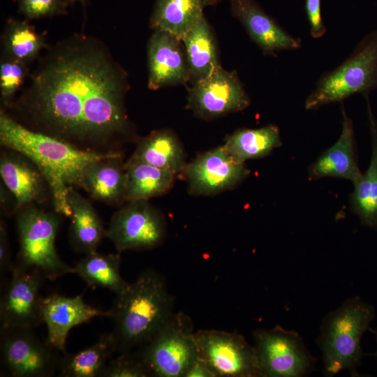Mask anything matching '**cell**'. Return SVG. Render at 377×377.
I'll use <instances>...</instances> for the list:
<instances>
[{"label":"cell","instance_id":"obj_15","mask_svg":"<svg viewBox=\"0 0 377 377\" xmlns=\"http://www.w3.org/2000/svg\"><path fill=\"white\" fill-rule=\"evenodd\" d=\"M232 14L243 25L251 40L265 55L296 50L302 40L294 37L269 15L255 0H230Z\"/></svg>","mask_w":377,"mask_h":377},{"label":"cell","instance_id":"obj_13","mask_svg":"<svg viewBox=\"0 0 377 377\" xmlns=\"http://www.w3.org/2000/svg\"><path fill=\"white\" fill-rule=\"evenodd\" d=\"M45 277L36 269L13 267L11 278L1 298V330L34 328L43 323L40 288Z\"/></svg>","mask_w":377,"mask_h":377},{"label":"cell","instance_id":"obj_14","mask_svg":"<svg viewBox=\"0 0 377 377\" xmlns=\"http://www.w3.org/2000/svg\"><path fill=\"white\" fill-rule=\"evenodd\" d=\"M182 173L189 193L212 195L234 188L248 177L250 170L220 146L186 163Z\"/></svg>","mask_w":377,"mask_h":377},{"label":"cell","instance_id":"obj_4","mask_svg":"<svg viewBox=\"0 0 377 377\" xmlns=\"http://www.w3.org/2000/svg\"><path fill=\"white\" fill-rule=\"evenodd\" d=\"M375 317L374 307L355 296L324 318L318 337L327 376L343 370L356 373L363 355L361 339Z\"/></svg>","mask_w":377,"mask_h":377},{"label":"cell","instance_id":"obj_30","mask_svg":"<svg viewBox=\"0 0 377 377\" xmlns=\"http://www.w3.org/2000/svg\"><path fill=\"white\" fill-rule=\"evenodd\" d=\"M43 37L25 22L9 21L3 36L7 57L25 64L34 60L44 47Z\"/></svg>","mask_w":377,"mask_h":377},{"label":"cell","instance_id":"obj_33","mask_svg":"<svg viewBox=\"0 0 377 377\" xmlns=\"http://www.w3.org/2000/svg\"><path fill=\"white\" fill-rule=\"evenodd\" d=\"M20 12L29 19H37L66 13L65 0H16Z\"/></svg>","mask_w":377,"mask_h":377},{"label":"cell","instance_id":"obj_6","mask_svg":"<svg viewBox=\"0 0 377 377\" xmlns=\"http://www.w3.org/2000/svg\"><path fill=\"white\" fill-rule=\"evenodd\" d=\"M17 214L20 250L14 267L23 271L36 269L45 279L52 281L74 274L73 267L61 259L55 247L59 226L58 214L45 211L36 205L25 207Z\"/></svg>","mask_w":377,"mask_h":377},{"label":"cell","instance_id":"obj_22","mask_svg":"<svg viewBox=\"0 0 377 377\" xmlns=\"http://www.w3.org/2000/svg\"><path fill=\"white\" fill-rule=\"evenodd\" d=\"M192 84L219 69L220 65L214 36L204 14L182 39Z\"/></svg>","mask_w":377,"mask_h":377},{"label":"cell","instance_id":"obj_38","mask_svg":"<svg viewBox=\"0 0 377 377\" xmlns=\"http://www.w3.org/2000/svg\"><path fill=\"white\" fill-rule=\"evenodd\" d=\"M202 3L205 5H212V4H215L222 0H202Z\"/></svg>","mask_w":377,"mask_h":377},{"label":"cell","instance_id":"obj_40","mask_svg":"<svg viewBox=\"0 0 377 377\" xmlns=\"http://www.w3.org/2000/svg\"><path fill=\"white\" fill-rule=\"evenodd\" d=\"M374 334H375V339H376V346H377V330L374 332ZM376 358H377V348H376Z\"/></svg>","mask_w":377,"mask_h":377},{"label":"cell","instance_id":"obj_28","mask_svg":"<svg viewBox=\"0 0 377 377\" xmlns=\"http://www.w3.org/2000/svg\"><path fill=\"white\" fill-rule=\"evenodd\" d=\"M203 6L202 0H156L150 25L182 40L203 15Z\"/></svg>","mask_w":377,"mask_h":377},{"label":"cell","instance_id":"obj_7","mask_svg":"<svg viewBox=\"0 0 377 377\" xmlns=\"http://www.w3.org/2000/svg\"><path fill=\"white\" fill-rule=\"evenodd\" d=\"M135 353L151 376L184 377L199 357L191 318L184 312L173 313Z\"/></svg>","mask_w":377,"mask_h":377},{"label":"cell","instance_id":"obj_9","mask_svg":"<svg viewBox=\"0 0 377 377\" xmlns=\"http://www.w3.org/2000/svg\"><path fill=\"white\" fill-rule=\"evenodd\" d=\"M166 235L163 215L147 200L128 201L112 216L105 236L117 251L149 250L160 246Z\"/></svg>","mask_w":377,"mask_h":377},{"label":"cell","instance_id":"obj_27","mask_svg":"<svg viewBox=\"0 0 377 377\" xmlns=\"http://www.w3.org/2000/svg\"><path fill=\"white\" fill-rule=\"evenodd\" d=\"M126 202L148 199L167 193L172 186L175 174L148 163L127 161Z\"/></svg>","mask_w":377,"mask_h":377},{"label":"cell","instance_id":"obj_12","mask_svg":"<svg viewBox=\"0 0 377 377\" xmlns=\"http://www.w3.org/2000/svg\"><path fill=\"white\" fill-rule=\"evenodd\" d=\"M250 103L237 72L220 67L207 77L192 84L187 105L199 117L211 119L242 111Z\"/></svg>","mask_w":377,"mask_h":377},{"label":"cell","instance_id":"obj_10","mask_svg":"<svg viewBox=\"0 0 377 377\" xmlns=\"http://www.w3.org/2000/svg\"><path fill=\"white\" fill-rule=\"evenodd\" d=\"M199 357L216 377L260 376L256 351L237 334L215 330L195 332Z\"/></svg>","mask_w":377,"mask_h":377},{"label":"cell","instance_id":"obj_1","mask_svg":"<svg viewBox=\"0 0 377 377\" xmlns=\"http://www.w3.org/2000/svg\"><path fill=\"white\" fill-rule=\"evenodd\" d=\"M126 75L97 40L76 35L54 46L16 103L32 130L89 151L133 138Z\"/></svg>","mask_w":377,"mask_h":377},{"label":"cell","instance_id":"obj_16","mask_svg":"<svg viewBox=\"0 0 377 377\" xmlns=\"http://www.w3.org/2000/svg\"><path fill=\"white\" fill-rule=\"evenodd\" d=\"M147 53L149 89L156 90L189 82V69L182 40L168 32L155 30Z\"/></svg>","mask_w":377,"mask_h":377},{"label":"cell","instance_id":"obj_39","mask_svg":"<svg viewBox=\"0 0 377 377\" xmlns=\"http://www.w3.org/2000/svg\"><path fill=\"white\" fill-rule=\"evenodd\" d=\"M67 3L68 2H71V3H73V2H75V1H81V2H84L85 0H65Z\"/></svg>","mask_w":377,"mask_h":377},{"label":"cell","instance_id":"obj_21","mask_svg":"<svg viewBox=\"0 0 377 377\" xmlns=\"http://www.w3.org/2000/svg\"><path fill=\"white\" fill-rule=\"evenodd\" d=\"M371 154L369 166L353 184L350 196L351 211L367 227L377 229V119L374 114L369 95H365Z\"/></svg>","mask_w":377,"mask_h":377},{"label":"cell","instance_id":"obj_26","mask_svg":"<svg viewBox=\"0 0 377 377\" xmlns=\"http://www.w3.org/2000/svg\"><path fill=\"white\" fill-rule=\"evenodd\" d=\"M115 352H117V345L113 334L112 332L104 333L91 346L73 354H63L58 369L59 376H99Z\"/></svg>","mask_w":377,"mask_h":377},{"label":"cell","instance_id":"obj_36","mask_svg":"<svg viewBox=\"0 0 377 377\" xmlns=\"http://www.w3.org/2000/svg\"><path fill=\"white\" fill-rule=\"evenodd\" d=\"M1 212L3 216H10L18 212V205L14 195L2 184H1Z\"/></svg>","mask_w":377,"mask_h":377},{"label":"cell","instance_id":"obj_11","mask_svg":"<svg viewBox=\"0 0 377 377\" xmlns=\"http://www.w3.org/2000/svg\"><path fill=\"white\" fill-rule=\"evenodd\" d=\"M32 329L1 330V364L12 376L49 377L58 371L59 351L41 341Z\"/></svg>","mask_w":377,"mask_h":377},{"label":"cell","instance_id":"obj_8","mask_svg":"<svg viewBox=\"0 0 377 377\" xmlns=\"http://www.w3.org/2000/svg\"><path fill=\"white\" fill-rule=\"evenodd\" d=\"M260 377H302L309 374L315 359L301 336L279 325L253 334Z\"/></svg>","mask_w":377,"mask_h":377},{"label":"cell","instance_id":"obj_23","mask_svg":"<svg viewBox=\"0 0 377 377\" xmlns=\"http://www.w3.org/2000/svg\"><path fill=\"white\" fill-rule=\"evenodd\" d=\"M128 161L148 163L175 175L182 173L186 165L183 146L169 129L154 131L140 139Z\"/></svg>","mask_w":377,"mask_h":377},{"label":"cell","instance_id":"obj_18","mask_svg":"<svg viewBox=\"0 0 377 377\" xmlns=\"http://www.w3.org/2000/svg\"><path fill=\"white\" fill-rule=\"evenodd\" d=\"M341 103L340 135L336 142L309 167L308 177L311 180L332 177L354 183L362 175L357 158L353 121L348 116L343 102Z\"/></svg>","mask_w":377,"mask_h":377},{"label":"cell","instance_id":"obj_17","mask_svg":"<svg viewBox=\"0 0 377 377\" xmlns=\"http://www.w3.org/2000/svg\"><path fill=\"white\" fill-rule=\"evenodd\" d=\"M42 316L47 329V341L65 354L66 339L73 327L94 317L110 318L111 313L110 310L101 311L87 304L81 295L66 297L52 294L43 298Z\"/></svg>","mask_w":377,"mask_h":377},{"label":"cell","instance_id":"obj_3","mask_svg":"<svg viewBox=\"0 0 377 377\" xmlns=\"http://www.w3.org/2000/svg\"><path fill=\"white\" fill-rule=\"evenodd\" d=\"M116 295L110 318L119 353L145 345L174 313V297L166 281L153 269L143 271Z\"/></svg>","mask_w":377,"mask_h":377},{"label":"cell","instance_id":"obj_37","mask_svg":"<svg viewBox=\"0 0 377 377\" xmlns=\"http://www.w3.org/2000/svg\"><path fill=\"white\" fill-rule=\"evenodd\" d=\"M184 377H216L208 364L198 357L190 366Z\"/></svg>","mask_w":377,"mask_h":377},{"label":"cell","instance_id":"obj_31","mask_svg":"<svg viewBox=\"0 0 377 377\" xmlns=\"http://www.w3.org/2000/svg\"><path fill=\"white\" fill-rule=\"evenodd\" d=\"M101 377H147L151 374L136 353H122L110 359L102 369Z\"/></svg>","mask_w":377,"mask_h":377},{"label":"cell","instance_id":"obj_32","mask_svg":"<svg viewBox=\"0 0 377 377\" xmlns=\"http://www.w3.org/2000/svg\"><path fill=\"white\" fill-rule=\"evenodd\" d=\"M27 75L26 64L7 57L0 65V89L1 99L9 103L14 94L24 83Z\"/></svg>","mask_w":377,"mask_h":377},{"label":"cell","instance_id":"obj_24","mask_svg":"<svg viewBox=\"0 0 377 377\" xmlns=\"http://www.w3.org/2000/svg\"><path fill=\"white\" fill-rule=\"evenodd\" d=\"M67 199L71 210L70 240L75 250L85 254L96 251L105 236L102 221L91 203L74 187L68 190Z\"/></svg>","mask_w":377,"mask_h":377},{"label":"cell","instance_id":"obj_2","mask_svg":"<svg viewBox=\"0 0 377 377\" xmlns=\"http://www.w3.org/2000/svg\"><path fill=\"white\" fill-rule=\"evenodd\" d=\"M0 142L3 147L26 156L38 168L50 188L54 212L69 218L71 210L68 192L71 187L79 186L86 167L121 153L82 150L22 125L2 110Z\"/></svg>","mask_w":377,"mask_h":377},{"label":"cell","instance_id":"obj_19","mask_svg":"<svg viewBox=\"0 0 377 377\" xmlns=\"http://www.w3.org/2000/svg\"><path fill=\"white\" fill-rule=\"evenodd\" d=\"M13 151L1 154L0 174L3 184L15 197L19 212L25 207L44 202L51 193L38 168L22 154Z\"/></svg>","mask_w":377,"mask_h":377},{"label":"cell","instance_id":"obj_20","mask_svg":"<svg viewBox=\"0 0 377 377\" xmlns=\"http://www.w3.org/2000/svg\"><path fill=\"white\" fill-rule=\"evenodd\" d=\"M126 172L121 153L93 162L83 171L79 187L94 199L110 205L126 201Z\"/></svg>","mask_w":377,"mask_h":377},{"label":"cell","instance_id":"obj_25","mask_svg":"<svg viewBox=\"0 0 377 377\" xmlns=\"http://www.w3.org/2000/svg\"><path fill=\"white\" fill-rule=\"evenodd\" d=\"M282 145L279 128L268 124L258 128H239L228 136L223 146L237 162L260 158Z\"/></svg>","mask_w":377,"mask_h":377},{"label":"cell","instance_id":"obj_5","mask_svg":"<svg viewBox=\"0 0 377 377\" xmlns=\"http://www.w3.org/2000/svg\"><path fill=\"white\" fill-rule=\"evenodd\" d=\"M377 89V29L366 34L350 55L335 68L323 73L304 102L315 110L350 96H364Z\"/></svg>","mask_w":377,"mask_h":377},{"label":"cell","instance_id":"obj_35","mask_svg":"<svg viewBox=\"0 0 377 377\" xmlns=\"http://www.w3.org/2000/svg\"><path fill=\"white\" fill-rule=\"evenodd\" d=\"M11 260V252L6 226L3 221L0 222V273L12 272L14 267Z\"/></svg>","mask_w":377,"mask_h":377},{"label":"cell","instance_id":"obj_34","mask_svg":"<svg viewBox=\"0 0 377 377\" xmlns=\"http://www.w3.org/2000/svg\"><path fill=\"white\" fill-rule=\"evenodd\" d=\"M305 10L311 36L315 39L322 38L327 29L322 17L320 0H305Z\"/></svg>","mask_w":377,"mask_h":377},{"label":"cell","instance_id":"obj_29","mask_svg":"<svg viewBox=\"0 0 377 377\" xmlns=\"http://www.w3.org/2000/svg\"><path fill=\"white\" fill-rule=\"evenodd\" d=\"M120 253L101 254L96 251L88 253L74 268L89 286L109 289L116 295L122 293L129 285L120 273Z\"/></svg>","mask_w":377,"mask_h":377}]
</instances>
